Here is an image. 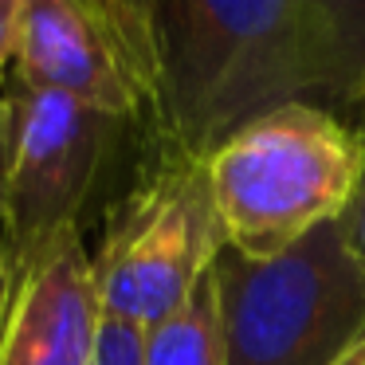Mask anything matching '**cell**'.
<instances>
[{
	"instance_id": "30bf717a",
	"label": "cell",
	"mask_w": 365,
	"mask_h": 365,
	"mask_svg": "<svg viewBox=\"0 0 365 365\" xmlns=\"http://www.w3.org/2000/svg\"><path fill=\"white\" fill-rule=\"evenodd\" d=\"M95 365H145V330L126 326L118 318H103Z\"/></svg>"
},
{
	"instance_id": "9a60e30c",
	"label": "cell",
	"mask_w": 365,
	"mask_h": 365,
	"mask_svg": "<svg viewBox=\"0 0 365 365\" xmlns=\"http://www.w3.org/2000/svg\"><path fill=\"white\" fill-rule=\"evenodd\" d=\"M9 291H12V271H9V263L0 259V314L9 307Z\"/></svg>"
},
{
	"instance_id": "8992f818",
	"label": "cell",
	"mask_w": 365,
	"mask_h": 365,
	"mask_svg": "<svg viewBox=\"0 0 365 365\" xmlns=\"http://www.w3.org/2000/svg\"><path fill=\"white\" fill-rule=\"evenodd\" d=\"M16 79L145 126L161 91L158 0H24Z\"/></svg>"
},
{
	"instance_id": "7c38bea8",
	"label": "cell",
	"mask_w": 365,
	"mask_h": 365,
	"mask_svg": "<svg viewBox=\"0 0 365 365\" xmlns=\"http://www.w3.org/2000/svg\"><path fill=\"white\" fill-rule=\"evenodd\" d=\"M20 24H24V0H0V79L20 56Z\"/></svg>"
},
{
	"instance_id": "6da1fadb",
	"label": "cell",
	"mask_w": 365,
	"mask_h": 365,
	"mask_svg": "<svg viewBox=\"0 0 365 365\" xmlns=\"http://www.w3.org/2000/svg\"><path fill=\"white\" fill-rule=\"evenodd\" d=\"M158 20L161 91L145 126L161 150L208 161L247 122L326 91V0H158Z\"/></svg>"
},
{
	"instance_id": "7a4b0ae2",
	"label": "cell",
	"mask_w": 365,
	"mask_h": 365,
	"mask_svg": "<svg viewBox=\"0 0 365 365\" xmlns=\"http://www.w3.org/2000/svg\"><path fill=\"white\" fill-rule=\"evenodd\" d=\"M365 169V142L318 103H291L216 145L205 161L224 247L271 263L338 224Z\"/></svg>"
},
{
	"instance_id": "3957f363",
	"label": "cell",
	"mask_w": 365,
	"mask_h": 365,
	"mask_svg": "<svg viewBox=\"0 0 365 365\" xmlns=\"http://www.w3.org/2000/svg\"><path fill=\"white\" fill-rule=\"evenodd\" d=\"M224 252L205 161L153 145L150 165L110 208L91 255L103 314L138 330L169 322Z\"/></svg>"
},
{
	"instance_id": "8fae6325",
	"label": "cell",
	"mask_w": 365,
	"mask_h": 365,
	"mask_svg": "<svg viewBox=\"0 0 365 365\" xmlns=\"http://www.w3.org/2000/svg\"><path fill=\"white\" fill-rule=\"evenodd\" d=\"M338 232H341V240H346L349 259H354L357 271L365 275V169H361V181H357V192H354V200H349L346 216L338 220Z\"/></svg>"
},
{
	"instance_id": "ba28073f",
	"label": "cell",
	"mask_w": 365,
	"mask_h": 365,
	"mask_svg": "<svg viewBox=\"0 0 365 365\" xmlns=\"http://www.w3.org/2000/svg\"><path fill=\"white\" fill-rule=\"evenodd\" d=\"M145 365H224L216 275H208L169 322L145 330Z\"/></svg>"
},
{
	"instance_id": "4fadbf2b",
	"label": "cell",
	"mask_w": 365,
	"mask_h": 365,
	"mask_svg": "<svg viewBox=\"0 0 365 365\" xmlns=\"http://www.w3.org/2000/svg\"><path fill=\"white\" fill-rule=\"evenodd\" d=\"M330 114H334V118H341V122H346V126L365 142V87L357 91V95L349 98V103H341L338 110H330Z\"/></svg>"
},
{
	"instance_id": "52a82bcc",
	"label": "cell",
	"mask_w": 365,
	"mask_h": 365,
	"mask_svg": "<svg viewBox=\"0 0 365 365\" xmlns=\"http://www.w3.org/2000/svg\"><path fill=\"white\" fill-rule=\"evenodd\" d=\"M9 271L12 291L0 318V365H95L106 314L83 228L59 232L36 255L9 263Z\"/></svg>"
},
{
	"instance_id": "9c48e42d",
	"label": "cell",
	"mask_w": 365,
	"mask_h": 365,
	"mask_svg": "<svg viewBox=\"0 0 365 365\" xmlns=\"http://www.w3.org/2000/svg\"><path fill=\"white\" fill-rule=\"evenodd\" d=\"M330 9V79L318 106L338 110L365 87V0H326Z\"/></svg>"
},
{
	"instance_id": "5bb4252c",
	"label": "cell",
	"mask_w": 365,
	"mask_h": 365,
	"mask_svg": "<svg viewBox=\"0 0 365 365\" xmlns=\"http://www.w3.org/2000/svg\"><path fill=\"white\" fill-rule=\"evenodd\" d=\"M334 365H365V334L357 341H349V346L338 354V361H334Z\"/></svg>"
},
{
	"instance_id": "277c9868",
	"label": "cell",
	"mask_w": 365,
	"mask_h": 365,
	"mask_svg": "<svg viewBox=\"0 0 365 365\" xmlns=\"http://www.w3.org/2000/svg\"><path fill=\"white\" fill-rule=\"evenodd\" d=\"M212 275L224 365H334L365 334V275L338 224L271 263H247L224 247Z\"/></svg>"
},
{
	"instance_id": "5b68a950",
	"label": "cell",
	"mask_w": 365,
	"mask_h": 365,
	"mask_svg": "<svg viewBox=\"0 0 365 365\" xmlns=\"http://www.w3.org/2000/svg\"><path fill=\"white\" fill-rule=\"evenodd\" d=\"M122 126L12 75L0 95V259L20 263L79 228Z\"/></svg>"
},
{
	"instance_id": "2e32d148",
	"label": "cell",
	"mask_w": 365,
	"mask_h": 365,
	"mask_svg": "<svg viewBox=\"0 0 365 365\" xmlns=\"http://www.w3.org/2000/svg\"><path fill=\"white\" fill-rule=\"evenodd\" d=\"M0 318H4V314H0Z\"/></svg>"
}]
</instances>
